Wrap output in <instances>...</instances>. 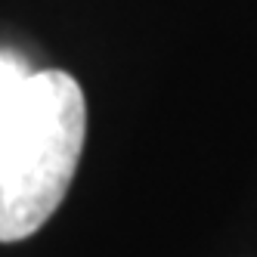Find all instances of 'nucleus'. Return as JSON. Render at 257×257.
Instances as JSON below:
<instances>
[{"label": "nucleus", "mask_w": 257, "mask_h": 257, "mask_svg": "<svg viewBox=\"0 0 257 257\" xmlns=\"http://www.w3.org/2000/svg\"><path fill=\"white\" fill-rule=\"evenodd\" d=\"M28 75L31 71H25L16 59L0 56V118L10 112V105L16 102V96H19V90H22Z\"/></svg>", "instance_id": "2"}, {"label": "nucleus", "mask_w": 257, "mask_h": 257, "mask_svg": "<svg viewBox=\"0 0 257 257\" xmlns=\"http://www.w3.org/2000/svg\"><path fill=\"white\" fill-rule=\"evenodd\" d=\"M87 137L78 81L47 68L25 78L0 118V242L34 235L62 205Z\"/></svg>", "instance_id": "1"}]
</instances>
